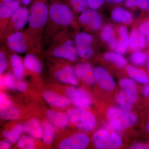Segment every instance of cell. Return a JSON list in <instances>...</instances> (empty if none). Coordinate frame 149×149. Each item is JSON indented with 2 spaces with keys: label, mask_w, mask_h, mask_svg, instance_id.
<instances>
[{
  "label": "cell",
  "mask_w": 149,
  "mask_h": 149,
  "mask_svg": "<svg viewBox=\"0 0 149 149\" xmlns=\"http://www.w3.org/2000/svg\"><path fill=\"white\" fill-rule=\"evenodd\" d=\"M54 76L62 83L72 85H77L78 83L74 68L69 65L56 70L54 72Z\"/></svg>",
  "instance_id": "obj_15"
},
{
  "label": "cell",
  "mask_w": 149,
  "mask_h": 149,
  "mask_svg": "<svg viewBox=\"0 0 149 149\" xmlns=\"http://www.w3.org/2000/svg\"><path fill=\"white\" fill-rule=\"evenodd\" d=\"M95 79L100 87L104 91L111 92L115 88V82L109 72L101 67L94 69Z\"/></svg>",
  "instance_id": "obj_14"
},
{
  "label": "cell",
  "mask_w": 149,
  "mask_h": 149,
  "mask_svg": "<svg viewBox=\"0 0 149 149\" xmlns=\"http://www.w3.org/2000/svg\"><path fill=\"white\" fill-rule=\"evenodd\" d=\"M33 1V0H21V2L23 6H27L31 4Z\"/></svg>",
  "instance_id": "obj_46"
},
{
  "label": "cell",
  "mask_w": 149,
  "mask_h": 149,
  "mask_svg": "<svg viewBox=\"0 0 149 149\" xmlns=\"http://www.w3.org/2000/svg\"><path fill=\"white\" fill-rule=\"evenodd\" d=\"M10 144L8 141H1L0 143V149H8L10 148Z\"/></svg>",
  "instance_id": "obj_43"
},
{
  "label": "cell",
  "mask_w": 149,
  "mask_h": 149,
  "mask_svg": "<svg viewBox=\"0 0 149 149\" xmlns=\"http://www.w3.org/2000/svg\"><path fill=\"white\" fill-rule=\"evenodd\" d=\"M143 93L146 97H149V85L145 86L143 88Z\"/></svg>",
  "instance_id": "obj_45"
},
{
  "label": "cell",
  "mask_w": 149,
  "mask_h": 149,
  "mask_svg": "<svg viewBox=\"0 0 149 149\" xmlns=\"http://www.w3.org/2000/svg\"><path fill=\"white\" fill-rule=\"evenodd\" d=\"M48 45V53L55 58L74 62L79 56L74 40L69 37L68 29L57 33Z\"/></svg>",
  "instance_id": "obj_3"
},
{
  "label": "cell",
  "mask_w": 149,
  "mask_h": 149,
  "mask_svg": "<svg viewBox=\"0 0 149 149\" xmlns=\"http://www.w3.org/2000/svg\"><path fill=\"white\" fill-rule=\"evenodd\" d=\"M104 58L107 61L111 62L120 68H123L127 65V61L121 54L117 52H109L104 54Z\"/></svg>",
  "instance_id": "obj_31"
},
{
  "label": "cell",
  "mask_w": 149,
  "mask_h": 149,
  "mask_svg": "<svg viewBox=\"0 0 149 149\" xmlns=\"http://www.w3.org/2000/svg\"><path fill=\"white\" fill-rule=\"evenodd\" d=\"M106 0H87L89 8L97 10L103 5Z\"/></svg>",
  "instance_id": "obj_40"
},
{
  "label": "cell",
  "mask_w": 149,
  "mask_h": 149,
  "mask_svg": "<svg viewBox=\"0 0 149 149\" xmlns=\"http://www.w3.org/2000/svg\"><path fill=\"white\" fill-rule=\"evenodd\" d=\"M131 149H149V146L147 144L140 143H137L133 145V146L131 147Z\"/></svg>",
  "instance_id": "obj_42"
},
{
  "label": "cell",
  "mask_w": 149,
  "mask_h": 149,
  "mask_svg": "<svg viewBox=\"0 0 149 149\" xmlns=\"http://www.w3.org/2000/svg\"><path fill=\"white\" fill-rule=\"evenodd\" d=\"M14 1V0H1V3L6 2L10 1Z\"/></svg>",
  "instance_id": "obj_47"
},
{
  "label": "cell",
  "mask_w": 149,
  "mask_h": 149,
  "mask_svg": "<svg viewBox=\"0 0 149 149\" xmlns=\"http://www.w3.org/2000/svg\"><path fill=\"white\" fill-rule=\"evenodd\" d=\"M66 93L68 99L78 107L86 108L92 104L91 96L82 89L70 87L67 89Z\"/></svg>",
  "instance_id": "obj_12"
},
{
  "label": "cell",
  "mask_w": 149,
  "mask_h": 149,
  "mask_svg": "<svg viewBox=\"0 0 149 149\" xmlns=\"http://www.w3.org/2000/svg\"><path fill=\"white\" fill-rule=\"evenodd\" d=\"M139 30L143 35L147 36H149V20L141 24Z\"/></svg>",
  "instance_id": "obj_41"
},
{
  "label": "cell",
  "mask_w": 149,
  "mask_h": 149,
  "mask_svg": "<svg viewBox=\"0 0 149 149\" xmlns=\"http://www.w3.org/2000/svg\"><path fill=\"white\" fill-rule=\"evenodd\" d=\"M21 6L19 0L1 3L0 5V39L2 38L10 19Z\"/></svg>",
  "instance_id": "obj_9"
},
{
  "label": "cell",
  "mask_w": 149,
  "mask_h": 149,
  "mask_svg": "<svg viewBox=\"0 0 149 149\" xmlns=\"http://www.w3.org/2000/svg\"><path fill=\"white\" fill-rule=\"evenodd\" d=\"M55 136V128L49 121H45L42 125V139L44 143L49 145L52 143Z\"/></svg>",
  "instance_id": "obj_29"
},
{
  "label": "cell",
  "mask_w": 149,
  "mask_h": 149,
  "mask_svg": "<svg viewBox=\"0 0 149 149\" xmlns=\"http://www.w3.org/2000/svg\"><path fill=\"white\" fill-rule=\"evenodd\" d=\"M29 15V9L25 6H20L10 19L2 38L0 39L1 43L9 35L23 30L28 24Z\"/></svg>",
  "instance_id": "obj_7"
},
{
  "label": "cell",
  "mask_w": 149,
  "mask_h": 149,
  "mask_svg": "<svg viewBox=\"0 0 149 149\" xmlns=\"http://www.w3.org/2000/svg\"><path fill=\"white\" fill-rule=\"evenodd\" d=\"M24 68L30 72L40 74L43 70V65L35 54L28 53L23 59Z\"/></svg>",
  "instance_id": "obj_19"
},
{
  "label": "cell",
  "mask_w": 149,
  "mask_h": 149,
  "mask_svg": "<svg viewBox=\"0 0 149 149\" xmlns=\"http://www.w3.org/2000/svg\"><path fill=\"white\" fill-rule=\"evenodd\" d=\"M74 22L73 10L68 5L56 1L49 6V18L44 32L43 44L48 45L57 33L68 29Z\"/></svg>",
  "instance_id": "obj_1"
},
{
  "label": "cell",
  "mask_w": 149,
  "mask_h": 149,
  "mask_svg": "<svg viewBox=\"0 0 149 149\" xmlns=\"http://www.w3.org/2000/svg\"><path fill=\"white\" fill-rule=\"evenodd\" d=\"M2 43L9 51L17 54H35L43 48V45L37 42L25 30L9 35Z\"/></svg>",
  "instance_id": "obj_4"
},
{
  "label": "cell",
  "mask_w": 149,
  "mask_h": 149,
  "mask_svg": "<svg viewBox=\"0 0 149 149\" xmlns=\"http://www.w3.org/2000/svg\"><path fill=\"white\" fill-rule=\"evenodd\" d=\"M12 53L10 56L9 61L13 73L18 78H22L24 75L25 68L23 61L18 54Z\"/></svg>",
  "instance_id": "obj_26"
},
{
  "label": "cell",
  "mask_w": 149,
  "mask_h": 149,
  "mask_svg": "<svg viewBox=\"0 0 149 149\" xmlns=\"http://www.w3.org/2000/svg\"><path fill=\"white\" fill-rule=\"evenodd\" d=\"M20 112L6 94L0 95V116L4 120H14L19 117Z\"/></svg>",
  "instance_id": "obj_11"
},
{
  "label": "cell",
  "mask_w": 149,
  "mask_h": 149,
  "mask_svg": "<svg viewBox=\"0 0 149 149\" xmlns=\"http://www.w3.org/2000/svg\"><path fill=\"white\" fill-rule=\"evenodd\" d=\"M118 39L114 49L116 52L121 54L125 53L129 46L128 29L125 26H120L118 29Z\"/></svg>",
  "instance_id": "obj_21"
},
{
  "label": "cell",
  "mask_w": 149,
  "mask_h": 149,
  "mask_svg": "<svg viewBox=\"0 0 149 149\" xmlns=\"http://www.w3.org/2000/svg\"><path fill=\"white\" fill-rule=\"evenodd\" d=\"M49 13V6L45 0L33 1L29 9L28 24L25 30L37 42L43 45Z\"/></svg>",
  "instance_id": "obj_2"
},
{
  "label": "cell",
  "mask_w": 149,
  "mask_h": 149,
  "mask_svg": "<svg viewBox=\"0 0 149 149\" xmlns=\"http://www.w3.org/2000/svg\"><path fill=\"white\" fill-rule=\"evenodd\" d=\"M78 21L83 26L93 31H97L101 26L102 18L96 10L88 8L80 13Z\"/></svg>",
  "instance_id": "obj_10"
},
{
  "label": "cell",
  "mask_w": 149,
  "mask_h": 149,
  "mask_svg": "<svg viewBox=\"0 0 149 149\" xmlns=\"http://www.w3.org/2000/svg\"><path fill=\"white\" fill-rule=\"evenodd\" d=\"M149 0H126L125 6L129 8L138 7L141 9L145 10L148 9Z\"/></svg>",
  "instance_id": "obj_39"
},
{
  "label": "cell",
  "mask_w": 149,
  "mask_h": 149,
  "mask_svg": "<svg viewBox=\"0 0 149 149\" xmlns=\"http://www.w3.org/2000/svg\"><path fill=\"white\" fill-rule=\"evenodd\" d=\"M23 130L32 138L36 139L42 138V125L39 120L32 118L24 123Z\"/></svg>",
  "instance_id": "obj_23"
},
{
  "label": "cell",
  "mask_w": 149,
  "mask_h": 149,
  "mask_svg": "<svg viewBox=\"0 0 149 149\" xmlns=\"http://www.w3.org/2000/svg\"><path fill=\"white\" fill-rule=\"evenodd\" d=\"M43 98L47 102L52 106L65 107L69 105L70 100L66 97L61 95L50 91H46L42 94Z\"/></svg>",
  "instance_id": "obj_17"
},
{
  "label": "cell",
  "mask_w": 149,
  "mask_h": 149,
  "mask_svg": "<svg viewBox=\"0 0 149 149\" xmlns=\"http://www.w3.org/2000/svg\"><path fill=\"white\" fill-rule=\"evenodd\" d=\"M17 146L20 149H35V142L31 136L24 135L19 138L17 141Z\"/></svg>",
  "instance_id": "obj_35"
},
{
  "label": "cell",
  "mask_w": 149,
  "mask_h": 149,
  "mask_svg": "<svg viewBox=\"0 0 149 149\" xmlns=\"http://www.w3.org/2000/svg\"><path fill=\"white\" fill-rule=\"evenodd\" d=\"M119 85L128 95L132 102L137 101L138 95L137 86L133 80L128 78H123L119 81Z\"/></svg>",
  "instance_id": "obj_24"
},
{
  "label": "cell",
  "mask_w": 149,
  "mask_h": 149,
  "mask_svg": "<svg viewBox=\"0 0 149 149\" xmlns=\"http://www.w3.org/2000/svg\"><path fill=\"white\" fill-rule=\"evenodd\" d=\"M108 3L110 4H118L125 2L126 0H106Z\"/></svg>",
  "instance_id": "obj_44"
},
{
  "label": "cell",
  "mask_w": 149,
  "mask_h": 149,
  "mask_svg": "<svg viewBox=\"0 0 149 149\" xmlns=\"http://www.w3.org/2000/svg\"><path fill=\"white\" fill-rule=\"evenodd\" d=\"M102 40L108 44L111 49H114L116 45V41L115 37L114 28L110 24L104 27L100 34Z\"/></svg>",
  "instance_id": "obj_28"
},
{
  "label": "cell",
  "mask_w": 149,
  "mask_h": 149,
  "mask_svg": "<svg viewBox=\"0 0 149 149\" xmlns=\"http://www.w3.org/2000/svg\"><path fill=\"white\" fill-rule=\"evenodd\" d=\"M76 48L78 55L81 58L88 59L93 56V50L92 46H77Z\"/></svg>",
  "instance_id": "obj_36"
},
{
  "label": "cell",
  "mask_w": 149,
  "mask_h": 149,
  "mask_svg": "<svg viewBox=\"0 0 149 149\" xmlns=\"http://www.w3.org/2000/svg\"><path fill=\"white\" fill-rule=\"evenodd\" d=\"M90 143V139L83 133H77L62 141L59 145L61 149H84Z\"/></svg>",
  "instance_id": "obj_13"
},
{
  "label": "cell",
  "mask_w": 149,
  "mask_h": 149,
  "mask_svg": "<svg viewBox=\"0 0 149 149\" xmlns=\"http://www.w3.org/2000/svg\"><path fill=\"white\" fill-rule=\"evenodd\" d=\"M140 30L134 29L132 30L129 37V46L135 51L143 49L146 46V39Z\"/></svg>",
  "instance_id": "obj_22"
},
{
  "label": "cell",
  "mask_w": 149,
  "mask_h": 149,
  "mask_svg": "<svg viewBox=\"0 0 149 149\" xmlns=\"http://www.w3.org/2000/svg\"><path fill=\"white\" fill-rule=\"evenodd\" d=\"M70 8L73 11L81 13L88 8L87 0H68Z\"/></svg>",
  "instance_id": "obj_34"
},
{
  "label": "cell",
  "mask_w": 149,
  "mask_h": 149,
  "mask_svg": "<svg viewBox=\"0 0 149 149\" xmlns=\"http://www.w3.org/2000/svg\"><path fill=\"white\" fill-rule=\"evenodd\" d=\"M107 116L111 127L116 130H123L130 127L137 121L135 115L116 108L109 109Z\"/></svg>",
  "instance_id": "obj_6"
},
{
  "label": "cell",
  "mask_w": 149,
  "mask_h": 149,
  "mask_svg": "<svg viewBox=\"0 0 149 149\" xmlns=\"http://www.w3.org/2000/svg\"><path fill=\"white\" fill-rule=\"evenodd\" d=\"M23 130V125L18 123L11 130L4 131L3 136L9 143H14L18 141Z\"/></svg>",
  "instance_id": "obj_30"
},
{
  "label": "cell",
  "mask_w": 149,
  "mask_h": 149,
  "mask_svg": "<svg viewBox=\"0 0 149 149\" xmlns=\"http://www.w3.org/2000/svg\"><path fill=\"white\" fill-rule=\"evenodd\" d=\"M147 128L148 129V131L149 132V122L148 123L147 125Z\"/></svg>",
  "instance_id": "obj_48"
},
{
  "label": "cell",
  "mask_w": 149,
  "mask_h": 149,
  "mask_svg": "<svg viewBox=\"0 0 149 149\" xmlns=\"http://www.w3.org/2000/svg\"><path fill=\"white\" fill-rule=\"evenodd\" d=\"M147 41H148V42L149 43V36H147Z\"/></svg>",
  "instance_id": "obj_49"
},
{
  "label": "cell",
  "mask_w": 149,
  "mask_h": 149,
  "mask_svg": "<svg viewBox=\"0 0 149 149\" xmlns=\"http://www.w3.org/2000/svg\"><path fill=\"white\" fill-rule=\"evenodd\" d=\"M116 100L122 109L130 111L132 109V102L125 92H119L116 96Z\"/></svg>",
  "instance_id": "obj_33"
},
{
  "label": "cell",
  "mask_w": 149,
  "mask_h": 149,
  "mask_svg": "<svg viewBox=\"0 0 149 149\" xmlns=\"http://www.w3.org/2000/svg\"><path fill=\"white\" fill-rule=\"evenodd\" d=\"M74 70L77 77L87 85L95 84L96 80L94 70L91 64L85 62L78 63L74 67Z\"/></svg>",
  "instance_id": "obj_16"
},
{
  "label": "cell",
  "mask_w": 149,
  "mask_h": 149,
  "mask_svg": "<svg viewBox=\"0 0 149 149\" xmlns=\"http://www.w3.org/2000/svg\"><path fill=\"white\" fill-rule=\"evenodd\" d=\"M130 59L133 64L140 66L143 65L146 61L147 56L143 52L136 51L131 55Z\"/></svg>",
  "instance_id": "obj_37"
},
{
  "label": "cell",
  "mask_w": 149,
  "mask_h": 149,
  "mask_svg": "<svg viewBox=\"0 0 149 149\" xmlns=\"http://www.w3.org/2000/svg\"><path fill=\"white\" fill-rule=\"evenodd\" d=\"M113 20L117 22L129 24L133 20V16L130 12L120 7L115 8L111 13Z\"/></svg>",
  "instance_id": "obj_25"
},
{
  "label": "cell",
  "mask_w": 149,
  "mask_h": 149,
  "mask_svg": "<svg viewBox=\"0 0 149 149\" xmlns=\"http://www.w3.org/2000/svg\"><path fill=\"white\" fill-rule=\"evenodd\" d=\"M93 35L88 32H77L74 36L76 46H92L93 42Z\"/></svg>",
  "instance_id": "obj_32"
},
{
  "label": "cell",
  "mask_w": 149,
  "mask_h": 149,
  "mask_svg": "<svg viewBox=\"0 0 149 149\" xmlns=\"http://www.w3.org/2000/svg\"><path fill=\"white\" fill-rule=\"evenodd\" d=\"M148 70L149 71V61L148 63Z\"/></svg>",
  "instance_id": "obj_50"
},
{
  "label": "cell",
  "mask_w": 149,
  "mask_h": 149,
  "mask_svg": "<svg viewBox=\"0 0 149 149\" xmlns=\"http://www.w3.org/2000/svg\"><path fill=\"white\" fill-rule=\"evenodd\" d=\"M148 11H149V3H148Z\"/></svg>",
  "instance_id": "obj_51"
},
{
  "label": "cell",
  "mask_w": 149,
  "mask_h": 149,
  "mask_svg": "<svg viewBox=\"0 0 149 149\" xmlns=\"http://www.w3.org/2000/svg\"><path fill=\"white\" fill-rule=\"evenodd\" d=\"M8 49L4 45L1 47L0 50V74L1 75L6 71L8 67L7 52Z\"/></svg>",
  "instance_id": "obj_38"
},
{
  "label": "cell",
  "mask_w": 149,
  "mask_h": 149,
  "mask_svg": "<svg viewBox=\"0 0 149 149\" xmlns=\"http://www.w3.org/2000/svg\"><path fill=\"white\" fill-rule=\"evenodd\" d=\"M47 116L49 122L58 128H64L69 122L68 115L61 112L49 110L47 111Z\"/></svg>",
  "instance_id": "obj_18"
},
{
  "label": "cell",
  "mask_w": 149,
  "mask_h": 149,
  "mask_svg": "<svg viewBox=\"0 0 149 149\" xmlns=\"http://www.w3.org/2000/svg\"><path fill=\"white\" fill-rule=\"evenodd\" d=\"M93 141L95 147L99 149H116L122 145V141L116 133H110L105 129L98 130L94 134Z\"/></svg>",
  "instance_id": "obj_8"
},
{
  "label": "cell",
  "mask_w": 149,
  "mask_h": 149,
  "mask_svg": "<svg viewBox=\"0 0 149 149\" xmlns=\"http://www.w3.org/2000/svg\"><path fill=\"white\" fill-rule=\"evenodd\" d=\"M70 122L78 129L85 132H90L96 125L95 117L91 112L84 108L73 109L68 111Z\"/></svg>",
  "instance_id": "obj_5"
},
{
  "label": "cell",
  "mask_w": 149,
  "mask_h": 149,
  "mask_svg": "<svg viewBox=\"0 0 149 149\" xmlns=\"http://www.w3.org/2000/svg\"><path fill=\"white\" fill-rule=\"evenodd\" d=\"M3 77L5 85L8 88L14 91L23 92L27 89L26 82L18 78L13 73H8Z\"/></svg>",
  "instance_id": "obj_20"
},
{
  "label": "cell",
  "mask_w": 149,
  "mask_h": 149,
  "mask_svg": "<svg viewBox=\"0 0 149 149\" xmlns=\"http://www.w3.org/2000/svg\"><path fill=\"white\" fill-rule=\"evenodd\" d=\"M126 70L129 76L133 80L142 84H148L149 83V77L148 74L142 70L128 65L126 67Z\"/></svg>",
  "instance_id": "obj_27"
}]
</instances>
